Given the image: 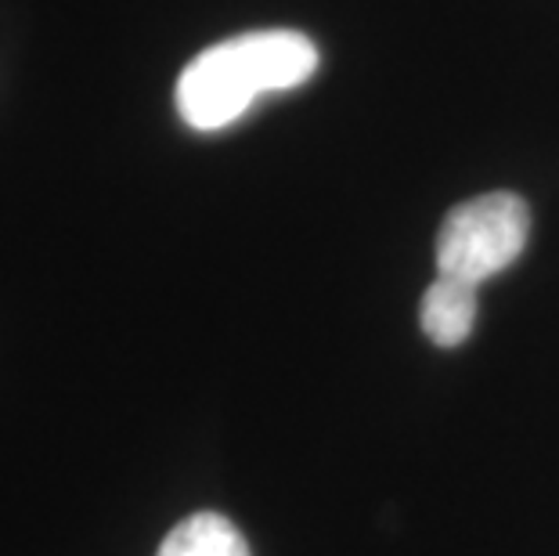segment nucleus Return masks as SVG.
<instances>
[{
  "mask_svg": "<svg viewBox=\"0 0 559 556\" xmlns=\"http://www.w3.org/2000/svg\"><path fill=\"white\" fill-rule=\"evenodd\" d=\"M314 69L318 47L304 33H242L192 58L177 80V113L192 130H221L242 120L260 94L300 87Z\"/></svg>",
  "mask_w": 559,
  "mask_h": 556,
  "instance_id": "obj_1",
  "label": "nucleus"
},
{
  "mask_svg": "<svg viewBox=\"0 0 559 556\" xmlns=\"http://www.w3.org/2000/svg\"><path fill=\"white\" fill-rule=\"evenodd\" d=\"M531 239V210L513 192H487L459 203L440 224L437 275L480 286L506 271Z\"/></svg>",
  "mask_w": 559,
  "mask_h": 556,
  "instance_id": "obj_2",
  "label": "nucleus"
},
{
  "mask_svg": "<svg viewBox=\"0 0 559 556\" xmlns=\"http://www.w3.org/2000/svg\"><path fill=\"white\" fill-rule=\"evenodd\" d=\"M419 322L423 333L437 347H459V343H466L473 333V322H477V286L437 275V282L423 297Z\"/></svg>",
  "mask_w": 559,
  "mask_h": 556,
  "instance_id": "obj_3",
  "label": "nucleus"
},
{
  "mask_svg": "<svg viewBox=\"0 0 559 556\" xmlns=\"http://www.w3.org/2000/svg\"><path fill=\"white\" fill-rule=\"evenodd\" d=\"M156 556H249V546L228 517L195 513L163 539Z\"/></svg>",
  "mask_w": 559,
  "mask_h": 556,
  "instance_id": "obj_4",
  "label": "nucleus"
}]
</instances>
